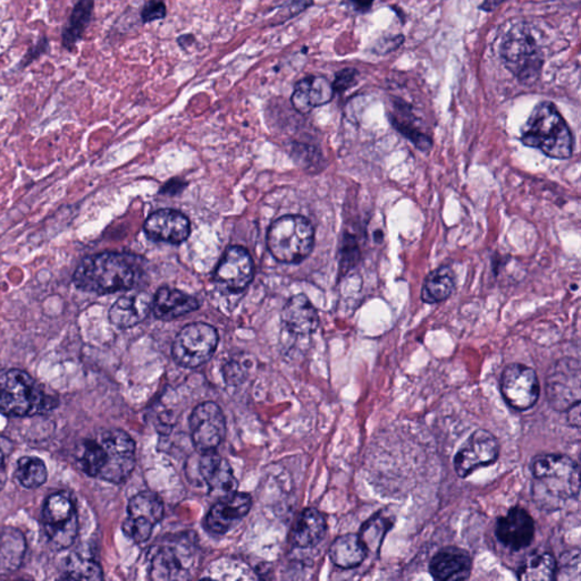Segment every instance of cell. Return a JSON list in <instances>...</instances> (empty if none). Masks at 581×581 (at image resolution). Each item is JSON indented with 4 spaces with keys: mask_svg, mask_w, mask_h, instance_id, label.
Masks as SVG:
<instances>
[{
    "mask_svg": "<svg viewBox=\"0 0 581 581\" xmlns=\"http://www.w3.org/2000/svg\"><path fill=\"white\" fill-rule=\"evenodd\" d=\"M78 464L87 476L122 484L136 467V443L121 429L103 431L96 440H85L78 446Z\"/></svg>",
    "mask_w": 581,
    "mask_h": 581,
    "instance_id": "6da1fadb",
    "label": "cell"
},
{
    "mask_svg": "<svg viewBox=\"0 0 581 581\" xmlns=\"http://www.w3.org/2000/svg\"><path fill=\"white\" fill-rule=\"evenodd\" d=\"M531 495L542 510H557L577 498L580 491L579 466L564 454L537 455L530 464Z\"/></svg>",
    "mask_w": 581,
    "mask_h": 581,
    "instance_id": "7a4b0ae2",
    "label": "cell"
},
{
    "mask_svg": "<svg viewBox=\"0 0 581 581\" xmlns=\"http://www.w3.org/2000/svg\"><path fill=\"white\" fill-rule=\"evenodd\" d=\"M136 280V269L132 258L117 252L87 257L73 276V283L78 289L100 295L131 289Z\"/></svg>",
    "mask_w": 581,
    "mask_h": 581,
    "instance_id": "3957f363",
    "label": "cell"
},
{
    "mask_svg": "<svg viewBox=\"0 0 581 581\" xmlns=\"http://www.w3.org/2000/svg\"><path fill=\"white\" fill-rule=\"evenodd\" d=\"M521 141L554 159H568L573 154V138L554 103L542 101L533 109L521 129Z\"/></svg>",
    "mask_w": 581,
    "mask_h": 581,
    "instance_id": "277c9868",
    "label": "cell"
},
{
    "mask_svg": "<svg viewBox=\"0 0 581 581\" xmlns=\"http://www.w3.org/2000/svg\"><path fill=\"white\" fill-rule=\"evenodd\" d=\"M57 403V399L45 393L27 371L16 368L0 371V413L3 416H38L55 409Z\"/></svg>",
    "mask_w": 581,
    "mask_h": 581,
    "instance_id": "5b68a950",
    "label": "cell"
},
{
    "mask_svg": "<svg viewBox=\"0 0 581 581\" xmlns=\"http://www.w3.org/2000/svg\"><path fill=\"white\" fill-rule=\"evenodd\" d=\"M500 52L506 69L519 81L530 85L538 80L544 56L536 34L527 23H518L506 32Z\"/></svg>",
    "mask_w": 581,
    "mask_h": 581,
    "instance_id": "8992f818",
    "label": "cell"
},
{
    "mask_svg": "<svg viewBox=\"0 0 581 581\" xmlns=\"http://www.w3.org/2000/svg\"><path fill=\"white\" fill-rule=\"evenodd\" d=\"M315 242V232L310 222L302 216H284L271 224L267 244L271 256L283 264L303 261Z\"/></svg>",
    "mask_w": 581,
    "mask_h": 581,
    "instance_id": "52a82bcc",
    "label": "cell"
},
{
    "mask_svg": "<svg viewBox=\"0 0 581 581\" xmlns=\"http://www.w3.org/2000/svg\"><path fill=\"white\" fill-rule=\"evenodd\" d=\"M194 538L180 536L157 544L150 553V577L154 580H184L191 578L196 568Z\"/></svg>",
    "mask_w": 581,
    "mask_h": 581,
    "instance_id": "ba28073f",
    "label": "cell"
},
{
    "mask_svg": "<svg viewBox=\"0 0 581 581\" xmlns=\"http://www.w3.org/2000/svg\"><path fill=\"white\" fill-rule=\"evenodd\" d=\"M43 521L50 544L58 551L70 548L78 533V510L72 495L66 492L49 495L43 505Z\"/></svg>",
    "mask_w": 581,
    "mask_h": 581,
    "instance_id": "9c48e42d",
    "label": "cell"
},
{
    "mask_svg": "<svg viewBox=\"0 0 581 581\" xmlns=\"http://www.w3.org/2000/svg\"><path fill=\"white\" fill-rule=\"evenodd\" d=\"M218 345V333L205 322L185 326L173 343L174 361L183 368L200 367L210 360Z\"/></svg>",
    "mask_w": 581,
    "mask_h": 581,
    "instance_id": "30bf717a",
    "label": "cell"
},
{
    "mask_svg": "<svg viewBox=\"0 0 581 581\" xmlns=\"http://www.w3.org/2000/svg\"><path fill=\"white\" fill-rule=\"evenodd\" d=\"M163 500L154 492H141L127 505V517L122 524L125 536L138 544L147 542L155 527L163 520Z\"/></svg>",
    "mask_w": 581,
    "mask_h": 581,
    "instance_id": "8fae6325",
    "label": "cell"
},
{
    "mask_svg": "<svg viewBox=\"0 0 581 581\" xmlns=\"http://www.w3.org/2000/svg\"><path fill=\"white\" fill-rule=\"evenodd\" d=\"M501 393L512 409L526 411L537 403L540 384L536 371L524 364H512L501 376Z\"/></svg>",
    "mask_w": 581,
    "mask_h": 581,
    "instance_id": "7c38bea8",
    "label": "cell"
},
{
    "mask_svg": "<svg viewBox=\"0 0 581 581\" xmlns=\"http://www.w3.org/2000/svg\"><path fill=\"white\" fill-rule=\"evenodd\" d=\"M580 364L575 359H561L548 371L546 393L553 409L566 411L580 402Z\"/></svg>",
    "mask_w": 581,
    "mask_h": 581,
    "instance_id": "4fadbf2b",
    "label": "cell"
},
{
    "mask_svg": "<svg viewBox=\"0 0 581 581\" xmlns=\"http://www.w3.org/2000/svg\"><path fill=\"white\" fill-rule=\"evenodd\" d=\"M498 455L496 437L485 429H477L457 452L453 461L455 471L461 478H467L476 470L494 464Z\"/></svg>",
    "mask_w": 581,
    "mask_h": 581,
    "instance_id": "5bb4252c",
    "label": "cell"
},
{
    "mask_svg": "<svg viewBox=\"0 0 581 581\" xmlns=\"http://www.w3.org/2000/svg\"><path fill=\"white\" fill-rule=\"evenodd\" d=\"M192 442L196 451L208 453L217 449L226 435L223 411L215 402H203L193 410L190 417Z\"/></svg>",
    "mask_w": 581,
    "mask_h": 581,
    "instance_id": "9a60e30c",
    "label": "cell"
},
{
    "mask_svg": "<svg viewBox=\"0 0 581 581\" xmlns=\"http://www.w3.org/2000/svg\"><path fill=\"white\" fill-rule=\"evenodd\" d=\"M252 258L244 248L232 247L220 260L215 280L229 292H241L253 278Z\"/></svg>",
    "mask_w": 581,
    "mask_h": 581,
    "instance_id": "2e32d148",
    "label": "cell"
},
{
    "mask_svg": "<svg viewBox=\"0 0 581 581\" xmlns=\"http://www.w3.org/2000/svg\"><path fill=\"white\" fill-rule=\"evenodd\" d=\"M498 540L511 551H520L533 542L535 522L526 510L515 506L498 518L495 528Z\"/></svg>",
    "mask_w": 581,
    "mask_h": 581,
    "instance_id": "e0dca14e",
    "label": "cell"
},
{
    "mask_svg": "<svg viewBox=\"0 0 581 581\" xmlns=\"http://www.w3.org/2000/svg\"><path fill=\"white\" fill-rule=\"evenodd\" d=\"M251 506V496L245 493L235 492L222 497L208 512L206 526L211 533H226L250 512Z\"/></svg>",
    "mask_w": 581,
    "mask_h": 581,
    "instance_id": "ac0fdd59",
    "label": "cell"
},
{
    "mask_svg": "<svg viewBox=\"0 0 581 581\" xmlns=\"http://www.w3.org/2000/svg\"><path fill=\"white\" fill-rule=\"evenodd\" d=\"M190 222L180 211L162 209L150 215L145 223V232L155 241L180 244L190 235Z\"/></svg>",
    "mask_w": 581,
    "mask_h": 581,
    "instance_id": "d6986e66",
    "label": "cell"
},
{
    "mask_svg": "<svg viewBox=\"0 0 581 581\" xmlns=\"http://www.w3.org/2000/svg\"><path fill=\"white\" fill-rule=\"evenodd\" d=\"M199 470L210 494L215 497L222 498L238 492V479L235 478L232 467L214 451L202 453Z\"/></svg>",
    "mask_w": 581,
    "mask_h": 581,
    "instance_id": "ffe728a7",
    "label": "cell"
},
{
    "mask_svg": "<svg viewBox=\"0 0 581 581\" xmlns=\"http://www.w3.org/2000/svg\"><path fill=\"white\" fill-rule=\"evenodd\" d=\"M335 91L329 78L309 76L296 82L291 103L299 113L308 114L313 108L331 103Z\"/></svg>",
    "mask_w": 581,
    "mask_h": 581,
    "instance_id": "44dd1931",
    "label": "cell"
},
{
    "mask_svg": "<svg viewBox=\"0 0 581 581\" xmlns=\"http://www.w3.org/2000/svg\"><path fill=\"white\" fill-rule=\"evenodd\" d=\"M473 569L469 553L462 548L450 547L440 550L429 564V573L433 578L440 581L466 580Z\"/></svg>",
    "mask_w": 581,
    "mask_h": 581,
    "instance_id": "7402d4cb",
    "label": "cell"
},
{
    "mask_svg": "<svg viewBox=\"0 0 581 581\" xmlns=\"http://www.w3.org/2000/svg\"><path fill=\"white\" fill-rule=\"evenodd\" d=\"M152 309V299L145 292L123 295L113 304L108 318L118 329H127L139 325Z\"/></svg>",
    "mask_w": 581,
    "mask_h": 581,
    "instance_id": "603a6c76",
    "label": "cell"
},
{
    "mask_svg": "<svg viewBox=\"0 0 581 581\" xmlns=\"http://www.w3.org/2000/svg\"><path fill=\"white\" fill-rule=\"evenodd\" d=\"M282 320L287 331L295 335H309L320 325L316 308L304 294L294 295L284 306Z\"/></svg>",
    "mask_w": 581,
    "mask_h": 581,
    "instance_id": "cb8c5ba5",
    "label": "cell"
},
{
    "mask_svg": "<svg viewBox=\"0 0 581 581\" xmlns=\"http://www.w3.org/2000/svg\"><path fill=\"white\" fill-rule=\"evenodd\" d=\"M199 307V301L191 295L171 287H162L155 295L151 310L158 320H173L198 310Z\"/></svg>",
    "mask_w": 581,
    "mask_h": 581,
    "instance_id": "d4e9b609",
    "label": "cell"
},
{
    "mask_svg": "<svg viewBox=\"0 0 581 581\" xmlns=\"http://www.w3.org/2000/svg\"><path fill=\"white\" fill-rule=\"evenodd\" d=\"M327 524L322 513L317 509L304 510L293 526L291 539L293 545L300 548H311L318 545L325 537Z\"/></svg>",
    "mask_w": 581,
    "mask_h": 581,
    "instance_id": "484cf974",
    "label": "cell"
},
{
    "mask_svg": "<svg viewBox=\"0 0 581 581\" xmlns=\"http://www.w3.org/2000/svg\"><path fill=\"white\" fill-rule=\"evenodd\" d=\"M27 548V539L21 530L0 528V573H12L20 569Z\"/></svg>",
    "mask_w": 581,
    "mask_h": 581,
    "instance_id": "4316f807",
    "label": "cell"
},
{
    "mask_svg": "<svg viewBox=\"0 0 581 581\" xmlns=\"http://www.w3.org/2000/svg\"><path fill=\"white\" fill-rule=\"evenodd\" d=\"M367 547L359 535L347 533L338 537L331 543L329 557L331 562L340 569H353L366 560Z\"/></svg>",
    "mask_w": 581,
    "mask_h": 581,
    "instance_id": "83f0119b",
    "label": "cell"
},
{
    "mask_svg": "<svg viewBox=\"0 0 581 581\" xmlns=\"http://www.w3.org/2000/svg\"><path fill=\"white\" fill-rule=\"evenodd\" d=\"M94 13V0H78L73 6L66 24L62 30V45L69 52H73L78 41L85 36L90 25Z\"/></svg>",
    "mask_w": 581,
    "mask_h": 581,
    "instance_id": "f1b7e54d",
    "label": "cell"
},
{
    "mask_svg": "<svg viewBox=\"0 0 581 581\" xmlns=\"http://www.w3.org/2000/svg\"><path fill=\"white\" fill-rule=\"evenodd\" d=\"M454 289V273L447 266H443L426 278L422 289V301L428 304L445 301Z\"/></svg>",
    "mask_w": 581,
    "mask_h": 581,
    "instance_id": "f546056e",
    "label": "cell"
},
{
    "mask_svg": "<svg viewBox=\"0 0 581 581\" xmlns=\"http://www.w3.org/2000/svg\"><path fill=\"white\" fill-rule=\"evenodd\" d=\"M557 564L554 557L550 553L530 555L521 564L517 577L527 581L553 580L557 575Z\"/></svg>",
    "mask_w": 581,
    "mask_h": 581,
    "instance_id": "4dcf8cb0",
    "label": "cell"
},
{
    "mask_svg": "<svg viewBox=\"0 0 581 581\" xmlns=\"http://www.w3.org/2000/svg\"><path fill=\"white\" fill-rule=\"evenodd\" d=\"M16 480L27 489H36L45 484L48 479V470L43 460L36 457H23L16 464Z\"/></svg>",
    "mask_w": 581,
    "mask_h": 581,
    "instance_id": "1f68e13d",
    "label": "cell"
},
{
    "mask_svg": "<svg viewBox=\"0 0 581 581\" xmlns=\"http://www.w3.org/2000/svg\"><path fill=\"white\" fill-rule=\"evenodd\" d=\"M64 579L70 580H101L103 569L92 557L72 553L65 561Z\"/></svg>",
    "mask_w": 581,
    "mask_h": 581,
    "instance_id": "d6a6232c",
    "label": "cell"
},
{
    "mask_svg": "<svg viewBox=\"0 0 581 581\" xmlns=\"http://www.w3.org/2000/svg\"><path fill=\"white\" fill-rule=\"evenodd\" d=\"M393 526V517L378 512L369 520L362 524L360 538L367 547L368 552H378L382 546L386 533Z\"/></svg>",
    "mask_w": 581,
    "mask_h": 581,
    "instance_id": "836d02e7",
    "label": "cell"
},
{
    "mask_svg": "<svg viewBox=\"0 0 581 581\" xmlns=\"http://www.w3.org/2000/svg\"><path fill=\"white\" fill-rule=\"evenodd\" d=\"M401 105V101L395 103V108L398 110V114L391 115V122L394 125L396 130L400 131L402 134L407 136L408 139L420 148L422 150L429 149L431 147V140L428 138L426 134L420 132L419 129H417L413 125V120H411V113L408 110L407 106Z\"/></svg>",
    "mask_w": 581,
    "mask_h": 581,
    "instance_id": "e575fe53",
    "label": "cell"
},
{
    "mask_svg": "<svg viewBox=\"0 0 581 581\" xmlns=\"http://www.w3.org/2000/svg\"><path fill=\"white\" fill-rule=\"evenodd\" d=\"M313 0H287L280 6L278 14V24L289 21L291 18L301 14L306 9L313 6Z\"/></svg>",
    "mask_w": 581,
    "mask_h": 581,
    "instance_id": "d590c367",
    "label": "cell"
},
{
    "mask_svg": "<svg viewBox=\"0 0 581 581\" xmlns=\"http://www.w3.org/2000/svg\"><path fill=\"white\" fill-rule=\"evenodd\" d=\"M49 50H50V45H49L48 38L45 36H40L38 41L32 47L27 49L24 56L22 57L21 61L18 63V69L24 70L27 66H30L34 61L39 59L43 55L48 54Z\"/></svg>",
    "mask_w": 581,
    "mask_h": 581,
    "instance_id": "8d00e7d4",
    "label": "cell"
},
{
    "mask_svg": "<svg viewBox=\"0 0 581 581\" xmlns=\"http://www.w3.org/2000/svg\"><path fill=\"white\" fill-rule=\"evenodd\" d=\"M167 15V9L164 0H148L141 10V20L143 23L159 21Z\"/></svg>",
    "mask_w": 581,
    "mask_h": 581,
    "instance_id": "74e56055",
    "label": "cell"
},
{
    "mask_svg": "<svg viewBox=\"0 0 581 581\" xmlns=\"http://www.w3.org/2000/svg\"><path fill=\"white\" fill-rule=\"evenodd\" d=\"M358 76L359 72L354 70V69H344V70L336 73L334 83H331L333 87H334L335 92L342 94V92L347 91L350 87H352L357 83Z\"/></svg>",
    "mask_w": 581,
    "mask_h": 581,
    "instance_id": "f35d334b",
    "label": "cell"
},
{
    "mask_svg": "<svg viewBox=\"0 0 581 581\" xmlns=\"http://www.w3.org/2000/svg\"><path fill=\"white\" fill-rule=\"evenodd\" d=\"M13 450L14 444L12 440L7 437L0 436V470L6 469L5 462L9 458V455L12 454Z\"/></svg>",
    "mask_w": 581,
    "mask_h": 581,
    "instance_id": "ab89813d",
    "label": "cell"
},
{
    "mask_svg": "<svg viewBox=\"0 0 581 581\" xmlns=\"http://www.w3.org/2000/svg\"><path fill=\"white\" fill-rule=\"evenodd\" d=\"M566 420L571 427L579 428L581 425L580 402L573 404L566 410Z\"/></svg>",
    "mask_w": 581,
    "mask_h": 581,
    "instance_id": "60d3db41",
    "label": "cell"
},
{
    "mask_svg": "<svg viewBox=\"0 0 581 581\" xmlns=\"http://www.w3.org/2000/svg\"><path fill=\"white\" fill-rule=\"evenodd\" d=\"M350 3H352L353 8L356 10L364 13L371 8L373 0H350Z\"/></svg>",
    "mask_w": 581,
    "mask_h": 581,
    "instance_id": "b9f144b4",
    "label": "cell"
},
{
    "mask_svg": "<svg viewBox=\"0 0 581 581\" xmlns=\"http://www.w3.org/2000/svg\"><path fill=\"white\" fill-rule=\"evenodd\" d=\"M503 1L504 0H484L479 8L482 9L484 12H492L500 6Z\"/></svg>",
    "mask_w": 581,
    "mask_h": 581,
    "instance_id": "7bdbcfd3",
    "label": "cell"
},
{
    "mask_svg": "<svg viewBox=\"0 0 581 581\" xmlns=\"http://www.w3.org/2000/svg\"><path fill=\"white\" fill-rule=\"evenodd\" d=\"M178 43H181V41H185V43H187V45H190L191 43H194V41H196V39H194V36H191V34H189V36H180V38H178ZM185 43H183V45H182V47H184V45H185Z\"/></svg>",
    "mask_w": 581,
    "mask_h": 581,
    "instance_id": "ee69618b",
    "label": "cell"
},
{
    "mask_svg": "<svg viewBox=\"0 0 581 581\" xmlns=\"http://www.w3.org/2000/svg\"><path fill=\"white\" fill-rule=\"evenodd\" d=\"M7 473L6 469L0 470V492L3 491V488L6 485Z\"/></svg>",
    "mask_w": 581,
    "mask_h": 581,
    "instance_id": "f6af8a7d",
    "label": "cell"
}]
</instances>
